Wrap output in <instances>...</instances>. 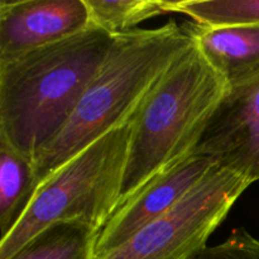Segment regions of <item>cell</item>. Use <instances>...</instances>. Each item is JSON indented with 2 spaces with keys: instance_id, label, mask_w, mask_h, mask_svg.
<instances>
[{
  "instance_id": "6da1fadb",
  "label": "cell",
  "mask_w": 259,
  "mask_h": 259,
  "mask_svg": "<svg viewBox=\"0 0 259 259\" xmlns=\"http://www.w3.org/2000/svg\"><path fill=\"white\" fill-rule=\"evenodd\" d=\"M101 28L0 60V139L33 162L60 133L108 56Z\"/></svg>"
},
{
  "instance_id": "5bb4252c",
  "label": "cell",
  "mask_w": 259,
  "mask_h": 259,
  "mask_svg": "<svg viewBox=\"0 0 259 259\" xmlns=\"http://www.w3.org/2000/svg\"><path fill=\"white\" fill-rule=\"evenodd\" d=\"M192 259H259V239L245 228H237L224 242L206 245Z\"/></svg>"
},
{
  "instance_id": "30bf717a",
  "label": "cell",
  "mask_w": 259,
  "mask_h": 259,
  "mask_svg": "<svg viewBox=\"0 0 259 259\" xmlns=\"http://www.w3.org/2000/svg\"><path fill=\"white\" fill-rule=\"evenodd\" d=\"M38 189L33 159L0 139V240L23 219Z\"/></svg>"
},
{
  "instance_id": "277c9868",
  "label": "cell",
  "mask_w": 259,
  "mask_h": 259,
  "mask_svg": "<svg viewBox=\"0 0 259 259\" xmlns=\"http://www.w3.org/2000/svg\"><path fill=\"white\" fill-rule=\"evenodd\" d=\"M133 119L94 142L40 185L23 219L0 240V259L10 258L56 223L103 229L120 200Z\"/></svg>"
},
{
  "instance_id": "5b68a950",
  "label": "cell",
  "mask_w": 259,
  "mask_h": 259,
  "mask_svg": "<svg viewBox=\"0 0 259 259\" xmlns=\"http://www.w3.org/2000/svg\"><path fill=\"white\" fill-rule=\"evenodd\" d=\"M249 186L239 174L217 166L168 212L96 259H192Z\"/></svg>"
},
{
  "instance_id": "8fae6325",
  "label": "cell",
  "mask_w": 259,
  "mask_h": 259,
  "mask_svg": "<svg viewBox=\"0 0 259 259\" xmlns=\"http://www.w3.org/2000/svg\"><path fill=\"white\" fill-rule=\"evenodd\" d=\"M99 233L81 223H56L8 259H95Z\"/></svg>"
},
{
  "instance_id": "7c38bea8",
  "label": "cell",
  "mask_w": 259,
  "mask_h": 259,
  "mask_svg": "<svg viewBox=\"0 0 259 259\" xmlns=\"http://www.w3.org/2000/svg\"><path fill=\"white\" fill-rule=\"evenodd\" d=\"M90 22L110 34L137 29L136 25L171 12L168 0H86Z\"/></svg>"
},
{
  "instance_id": "7a4b0ae2",
  "label": "cell",
  "mask_w": 259,
  "mask_h": 259,
  "mask_svg": "<svg viewBox=\"0 0 259 259\" xmlns=\"http://www.w3.org/2000/svg\"><path fill=\"white\" fill-rule=\"evenodd\" d=\"M191 43L175 20L114 35L108 56L71 118L35 158L39 186L94 142L129 123L164 71Z\"/></svg>"
},
{
  "instance_id": "52a82bcc",
  "label": "cell",
  "mask_w": 259,
  "mask_h": 259,
  "mask_svg": "<svg viewBox=\"0 0 259 259\" xmlns=\"http://www.w3.org/2000/svg\"><path fill=\"white\" fill-rule=\"evenodd\" d=\"M217 166L219 164L211 156L194 152L149 182L133 199L118 207L104 225L96 242L95 259L120 248L146 225L168 212Z\"/></svg>"
},
{
  "instance_id": "3957f363",
  "label": "cell",
  "mask_w": 259,
  "mask_h": 259,
  "mask_svg": "<svg viewBox=\"0 0 259 259\" xmlns=\"http://www.w3.org/2000/svg\"><path fill=\"white\" fill-rule=\"evenodd\" d=\"M228 88L194 42L169 65L133 119L118 207L194 153Z\"/></svg>"
},
{
  "instance_id": "8992f818",
  "label": "cell",
  "mask_w": 259,
  "mask_h": 259,
  "mask_svg": "<svg viewBox=\"0 0 259 259\" xmlns=\"http://www.w3.org/2000/svg\"><path fill=\"white\" fill-rule=\"evenodd\" d=\"M195 152L259 181V67L228 88Z\"/></svg>"
},
{
  "instance_id": "9c48e42d",
  "label": "cell",
  "mask_w": 259,
  "mask_h": 259,
  "mask_svg": "<svg viewBox=\"0 0 259 259\" xmlns=\"http://www.w3.org/2000/svg\"><path fill=\"white\" fill-rule=\"evenodd\" d=\"M181 27L229 86L259 67V25L209 27L185 22Z\"/></svg>"
},
{
  "instance_id": "4fadbf2b",
  "label": "cell",
  "mask_w": 259,
  "mask_h": 259,
  "mask_svg": "<svg viewBox=\"0 0 259 259\" xmlns=\"http://www.w3.org/2000/svg\"><path fill=\"white\" fill-rule=\"evenodd\" d=\"M169 7L209 27L259 25V0H180Z\"/></svg>"
},
{
  "instance_id": "ba28073f",
  "label": "cell",
  "mask_w": 259,
  "mask_h": 259,
  "mask_svg": "<svg viewBox=\"0 0 259 259\" xmlns=\"http://www.w3.org/2000/svg\"><path fill=\"white\" fill-rule=\"evenodd\" d=\"M90 25L86 0H2L0 60L52 45Z\"/></svg>"
}]
</instances>
